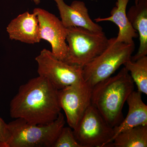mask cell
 <instances>
[{
    "label": "cell",
    "mask_w": 147,
    "mask_h": 147,
    "mask_svg": "<svg viewBox=\"0 0 147 147\" xmlns=\"http://www.w3.org/2000/svg\"><path fill=\"white\" fill-rule=\"evenodd\" d=\"M66 41L68 50L64 61L83 68L106 49L109 39L103 31L74 27L67 28Z\"/></svg>",
    "instance_id": "4"
},
{
    "label": "cell",
    "mask_w": 147,
    "mask_h": 147,
    "mask_svg": "<svg viewBox=\"0 0 147 147\" xmlns=\"http://www.w3.org/2000/svg\"><path fill=\"white\" fill-rule=\"evenodd\" d=\"M33 12L38 19L40 39L49 42L53 55L59 59L64 61L68 50L66 42V28L55 15L45 9L35 8Z\"/></svg>",
    "instance_id": "9"
},
{
    "label": "cell",
    "mask_w": 147,
    "mask_h": 147,
    "mask_svg": "<svg viewBox=\"0 0 147 147\" xmlns=\"http://www.w3.org/2000/svg\"><path fill=\"white\" fill-rule=\"evenodd\" d=\"M129 0H117L116 6L111 10V16L106 18H95L96 22L108 21L113 22L119 28V33L116 37L117 42L126 44H134L133 39L138 37L137 32L131 26L126 13V8Z\"/></svg>",
    "instance_id": "13"
},
{
    "label": "cell",
    "mask_w": 147,
    "mask_h": 147,
    "mask_svg": "<svg viewBox=\"0 0 147 147\" xmlns=\"http://www.w3.org/2000/svg\"><path fill=\"white\" fill-rule=\"evenodd\" d=\"M53 147H82L76 139L71 127L64 126Z\"/></svg>",
    "instance_id": "17"
},
{
    "label": "cell",
    "mask_w": 147,
    "mask_h": 147,
    "mask_svg": "<svg viewBox=\"0 0 147 147\" xmlns=\"http://www.w3.org/2000/svg\"><path fill=\"white\" fill-rule=\"evenodd\" d=\"M36 5H38L40 3V0H32Z\"/></svg>",
    "instance_id": "19"
},
{
    "label": "cell",
    "mask_w": 147,
    "mask_h": 147,
    "mask_svg": "<svg viewBox=\"0 0 147 147\" xmlns=\"http://www.w3.org/2000/svg\"><path fill=\"white\" fill-rule=\"evenodd\" d=\"M134 49V44L117 42L116 37L110 38L106 49L83 67L84 80L93 87L109 78L130 59Z\"/></svg>",
    "instance_id": "5"
},
{
    "label": "cell",
    "mask_w": 147,
    "mask_h": 147,
    "mask_svg": "<svg viewBox=\"0 0 147 147\" xmlns=\"http://www.w3.org/2000/svg\"><path fill=\"white\" fill-rule=\"evenodd\" d=\"M7 31L11 40L34 44L40 42L38 21L36 14L28 11L18 15L11 22Z\"/></svg>",
    "instance_id": "11"
},
{
    "label": "cell",
    "mask_w": 147,
    "mask_h": 147,
    "mask_svg": "<svg viewBox=\"0 0 147 147\" xmlns=\"http://www.w3.org/2000/svg\"><path fill=\"white\" fill-rule=\"evenodd\" d=\"M54 1L59 9L61 21L66 28L77 27L92 31H102V27L91 19L84 2L74 1L69 6L63 0Z\"/></svg>",
    "instance_id": "10"
},
{
    "label": "cell",
    "mask_w": 147,
    "mask_h": 147,
    "mask_svg": "<svg viewBox=\"0 0 147 147\" xmlns=\"http://www.w3.org/2000/svg\"><path fill=\"white\" fill-rule=\"evenodd\" d=\"M134 82L125 67L115 76H110L93 87L92 104L110 126H118L123 119V108L134 90Z\"/></svg>",
    "instance_id": "2"
},
{
    "label": "cell",
    "mask_w": 147,
    "mask_h": 147,
    "mask_svg": "<svg viewBox=\"0 0 147 147\" xmlns=\"http://www.w3.org/2000/svg\"><path fill=\"white\" fill-rule=\"evenodd\" d=\"M106 147H147V125H139L122 131Z\"/></svg>",
    "instance_id": "15"
},
{
    "label": "cell",
    "mask_w": 147,
    "mask_h": 147,
    "mask_svg": "<svg viewBox=\"0 0 147 147\" xmlns=\"http://www.w3.org/2000/svg\"><path fill=\"white\" fill-rule=\"evenodd\" d=\"M35 60L39 76L47 79L58 90L84 79L82 67L59 59L50 50L43 49Z\"/></svg>",
    "instance_id": "7"
},
{
    "label": "cell",
    "mask_w": 147,
    "mask_h": 147,
    "mask_svg": "<svg viewBox=\"0 0 147 147\" xmlns=\"http://www.w3.org/2000/svg\"><path fill=\"white\" fill-rule=\"evenodd\" d=\"M139 0H135V5H137L138 4V2H139Z\"/></svg>",
    "instance_id": "20"
},
{
    "label": "cell",
    "mask_w": 147,
    "mask_h": 147,
    "mask_svg": "<svg viewBox=\"0 0 147 147\" xmlns=\"http://www.w3.org/2000/svg\"><path fill=\"white\" fill-rule=\"evenodd\" d=\"M58 92L59 90L45 77L39 76L30 79L20 86L11 101L10 117L23 119L31 124L52 122L61 110Z\"/></svg>",
    "instance_id": "1"
},
{
    "label": "cell",
    "mask_w": 147,
    "mask_h": 147,
    "mask_svg": "<svg viewBox=\"0 0 147 147\" xmlns=\"http://www.w3.org/2000/svg\"><path fill=\"white\" fill-rule=\"evenodd\" d=\"M142 93L133 91L129 94L126 101L128 111L126 118L118 126L113 127L115 137L122 131L139 125H147V105L143 102Z\"/></svg>",
    "instance_id": "12"
},
{
    "label": "cell",
    "mask_w": 147,
    "mask_h": 147,
    "mask_svg": "<svg viewBox=\"0 0 147 147\" xmlns=\"http://www.w3.org/2000/svg\"><path fill=\"white\" fill-rule=\"evenodd\" d=\"M130 72L132 80L137 85L138 91L147 94V57L144 56L136 61L131 60L124 64Z\"/></svg>",
    "instance_id": "16"
},
{
    "label": "cell",
    "mask_w": 147,
    "mask_h": 147,
    "mask_svg": "<svg viewBox=\"0 0 147 147\" xmlns=\"http://www.w3.org/2000/svg\"><path fill=\"white\" fill-rule=\"evenodd\" d=\"M127 15L139 37L138 51L130 59L132 61H136L147 55V0H139L137 5L129 8Z\"/></svg>",
    "instance_id": "14"
},
{
    "label": "cell",
    "mask_w": 147,
    "mask_h": 147,
    "mask_svg": "<svg viewBox=\"0 0 147 147\" xmlns=\"http://www.w3.org/2000/svg\"><path fill=\"white\" fill-rule=\"evenodd\" d=\"M65 123L61 113L55 121L45 124H31L16 119L7 124V147H53Z\"/></svg>",
    "instance_id": "3"
},
{
    "label": "cell",
    "mask_w": 147,
    "mask_h": 147,
    "mask_svg": "<svg viewBox=\"0 0 147 147\" xmlns=\"http://www.w3.org/2000/svg\"><path fill=\"white\" fill-rule=\"evenodd\" d=\"M9 138L7 123L0 117V147H7Z\"/></svg>",
    "instance_id": "18"
},
{
    "label": "cell",
    "mask_w": 147,
    "mask_h": 147,
    "mask_svg": "<svg viewBox=\"0 0 147 147\" xmlns=\"http://www.w3.org/2000/svg\"><path fill=\"white\" fill-rule=\"evenodd\" d=\"M73 131L82 147H105L112 142L114 136L113 127L92 103Z\"/></svg>",
    "instance_id": "6"
},
{
    "label": "cell",
    "mask_w": 147,
    "mask_h": 147,
    "mask_svg": "<svg viewBox=\"0 0 147 147\" xmlns=\"http://www.w3.org/2000/svg\"><path fill=\"white\" fill-rule=\"evenodd\" d=\"M92 88L91 85L84 79L59 90L60 105L64 111L68 125L73 129L92 103Z\"/></svg>",
    "instance_id": "8"
}]
</instances>
